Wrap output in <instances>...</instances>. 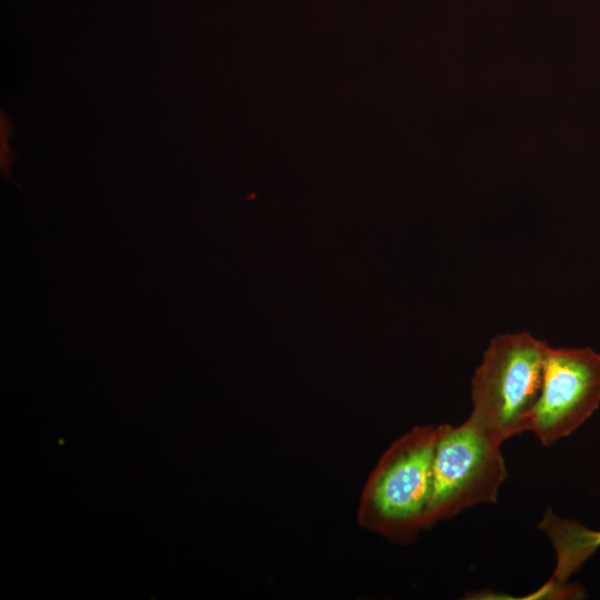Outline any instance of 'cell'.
<instances>
[{
    "label": "cell",
    "mask_w": 600,
    "mask_h": 600,
    "mask_svg": "<svg viewBox=\"0 0 600 600\" xmlns=\"http://www.w3.org/2000/svg\"><path fill=\"white\" fill-rule=\"evenodd\" d=\"M440 426H418L393 441L370 473L360 496V527L406 543L427 529L432 457Z\"/></svg>",
    "instance_id": "1"
},
{
    "label": "cell",
    "mask_w": 600,
    "mask_h": 600,
    "mask_svg": "<svg viewBox=\"0 0 600 600\" xmlns=\"http://www.w3.org/2000/svg\"><path fill=\"white\" fill-rule=\"evenodd\" d=\"M548 346L528 332L499 334L473 374L469 419L501 444L530 429Z\"/></svg>",
    "instance_id": "2"
},
{
    "label": "cell",
    "mask_w": 600,
    "mask_h": 600,
    "mask_svg": "<svg viewBox=\"0 0 600 600\" xmlns=\"http://www.w3.org/2000/svg\"><path fill=\"white\" fill-rule=\"evenodd\" d=\"M507 479L501 443L469 418L441 424L432 457V487L427 528L459 512L497 501Z\"/></svg>",
    "instance_id": "3"
},
{
    "label": "cell",
    "mask_w": 600,
    "mask_h": 600,
    "mask_svg": "<svg viewBox=\"0 0 600 600\" xmlns=\"http://www.w3.org/2000/svg\"><path fill=\"white\" fill-rule=\"evenodd\" d=\"M600 404V352L548 346L530 429L544 446L570 436Z\"/></svg>",
    "instance_id": "4"
},
{
    "label": "cell",
    "mask_w": 600,
    "mask_h": 600,
    "mask_svg": "<svg viewBox=\"0 0 600 600\" xmlns=\"http://www.w3.org/2000/svg\"><path fill=\"white\" fill-rule=\"evenodd\" d=\"M556 552L552 581L566 583L600 547V530L557 517L549 509L539 524Z\"/></svg>",
    "instance_id": "5"
}]
</instances>
